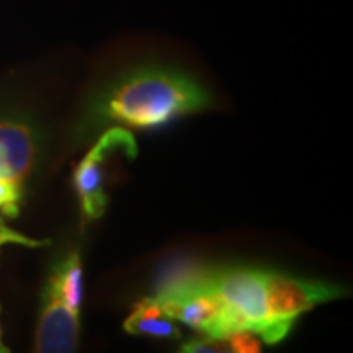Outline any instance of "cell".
Wrapping results in <instances>:
<instances>
[{"mask_svg":"<svg viewBox=\"0 0 353 353\" xmlns=\"http://www.w3.org/2000/svg\"><path fill=\"white\" fill-rule=\"evenodd\" d=\"M117 154H123L130 159H134L138 154L134 136L123 126L108 128L74 172V187L81 200L82 219L85 223L101 218L107 210V164Z\"/></svg>","mask_w":353,"mask_h":353,"instance_id":"obj_4","label":"cell"},{"mask_svg":"<svg viewBox=\"0 0 353 353\" xmlns=\"http://www.w3.org/2000/svg\"><path fill=\"white\" fill-rule=\"evenodd\" d=\"M34 352L38 353H70L79 343V311L70 309L61 299L43 296Z\"/></svg>","mask_w":353,"mask_h":353,"instance_id":"obj_6","label":"cell"},{"mask_svg":"<svg viewBox=\"0 0 353 353\" xmlns=\"http://www.w3.org/2000/svg\"><path fill=\"white\" fill-rule=\"evenodd\" d=\"M44 294L61 299L74 311L82 306V263L79 250H72L52 270Z\"/></svg>","mask_w":353,"mask_h":353,"instance_id":"obj_8","label":"cell"},{"mask_svg":"<svg viewBox=\"0 0 353 353\" xmlns=\"http://www.w3.org/2000/svg\"><path fill=\"white\" fill-rule=\"evenodd\" d=\"M210 105L208 90L187 72L141 63L123 70L100 92L92 113L99 125L154 128Z\"/></svg>","mask_w":353,"mask_h":353,"instance_id":"obj_1","label":"cell"},{"mask_svg":"<svg viewBox=\"0 0 353 353\" xmlns=\"http://www.w3.org/2000/svg\"><path fill=\"white\" fill-rule=\"evenodd\" d=\"M33 132L23 123H0V213L15 218L20 213L23 185L34 162Z\"/></svg>","mask_w":353,"mask_h":353,"instance_id":"obj_5","label":"cell"},{"mask_svg":"<svg viewBox=\"0 0 353 353\" xmlns=\"http://www.w3.org/2000/svg\"><path fill=\"white\" fill-rule=\"evenodd\" d=\"M200 275L226 304L237 330H250L265 343H278L288 335L273 316L270 270L224 267L200 270Z\"/></svg>","mask_w":353,"mask_h":353,"instance_id":"obj_2","label":"cell"},{"mask_svg":"<svg viewBox=\"0 0 353 353\" xmlns=\"http://www.w3.org/2000/svg\"><path fill=\"white\" fill-rule=\"evenodd\" d=\"M3 244H20V245H26V247H43V245L50 244V242L30 239V237H26V236H23V234H20L17 231H13V229L7 228L3 223H0V245H3Z\"/></svg>","mask_w":353,"mask_h":353,"instance_id":"obj_10","label":"cell"},{"mask_svg":"<svg viewBox=\"0 0 353 353\" xmlns=\"http://www.w3.org/2000/svg\"><path fill=\"white\" fill-rule=\"evenodd\" d=\"M154 298L170 319L183 322L198 334L226 337L237 330L226 304L203 280L200 272L167 281Z\"/></svg>","mask_w":353,"mask_h":353,"instance_id":"obj_3","label":"cell"},{"mask_svg":"<svg viewBox=\"0 0 353 353\" xmlns=\"http://www.w3.org/2000/svg\"><path fill=\"white\" fill-rule=\"evenodd\" d=\"M182 352L188 353H232L231 343H229L228 335L226 337H211V335L201 334L200 337L192 339V341L185 343Z\"/></svg>","mask_w":353,"mask_h":353,"instance_id":"obj_9","label":"cell"},{"mask_svg":"<svg viewBox=\"0 0 353 353\" xmlns=\"http://www.w3.org/2000/svg\"><path fill=\"white\" fill-rule=\"evenodd\" d=\"M162 311L156 298H143L126 317L123 329L131 335H149L159 339H179L180 329Z\"/></svg>","mask_w":353,"mask_h":353,"instance_id":"obj_7","label":"cell"},{"mask_svg":"<svg viewBox=\"0 0 353 353\" xmlns=\"http://www.w3.org/2000/svg\"><path fill=\"white\" fill-rule=\"evenodd\" d=\"M8 352V348L3 345V342H2V329H0V353H7Z\"/></svg>","mask_w":353,"mask_h":353,"instance_id":"obj_11","label":"cell"}]
</instances>
